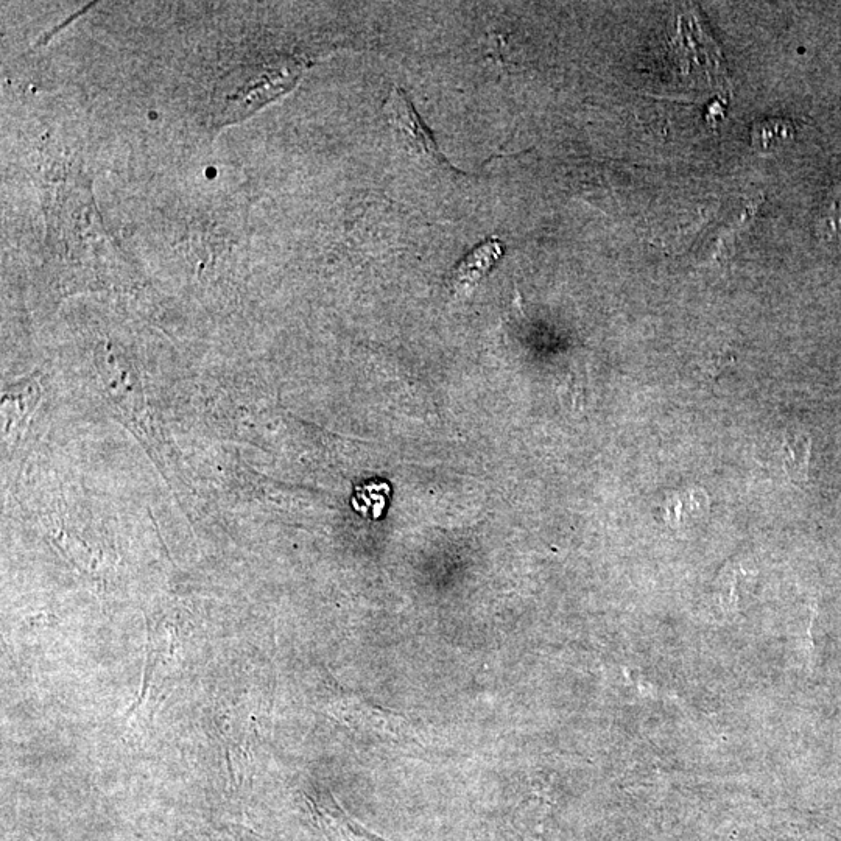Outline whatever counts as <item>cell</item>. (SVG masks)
Wrapping results in <instances>:
<instances>
[{
    "label": "cell",
    "mask_w": 841,
    "mask_h": 841,
    "mask_svg": "<svg viewBox=\"0 0 841 841\" xmlns=\"http://www.w3.org/2000/svg\"><path fill=\"white\" fill-rule=\"evenodd\" d=\"M385 116L395 131L399 144L410 155L427 161L443 162L429 130L413 110L412 102L405 96L404 91L399 88L391 89L390 97L385 103Z\"/></svg>",
    "instance_id": "6da1fadb"
},
{
    "label": "cell",
    "mask_w": 841,
    "mask_h": 841,
    "mask_svg": "<svg viewBox=\"0 0 841 841\" xmlns=\"http://www.w3.org/2000/svg\"><path fill=\"white\" fill-rule=\"evenodd\" d=\"M782 451H784L785 471L790 479L798 485H804L809 479L810 451H812V440L809 435L799 430L785 433Z\"/></svg>",
    "instance_id": "3957f363"
},
{
    "label": "cell",
    "mask_w": 841,
    "mask_h": 841,
    "mask_svg": "<svg viewBox=\"0 0 841 841\" xmlns=\"http://www.w3.org/2000/svg\"><path fill=\"white\" fill-rule=\"evenodd\" d=\"M790 138H793V128L787 120H765L753 127L754 147L759 150H770Z\"/></svg>",
    "instance_id": "277c9868"
},
{
    "label": "cell",
    "mask_w": 841,
    "mask_h": 841,
    "mask_svg": "<svg viewBox=\"0 0 841 841\" xmlns=\"http://www.w3.org/2000/svg\"><path fill=\"white\" fill-rule=\"evenodd\" d=\"M500 256H502V247L497 240L485 242L472 251L454 270L451 278L454 293L460 295V293L471 292L490 273Z\"/></svg>",
    "instance_id": "7a4b0ae2"
},
{
    "label": "cell",
    "mask_w": 841,
    "mask_h": 841,
    "mask_svg": "<svg viewBox=\"0 0 841 841\" xmlns=\"http://www.w3.org/2000/svg\"><path fill=\"white\" fill-rule=\"evenodd\" d=\"M732 359L731 357L723 356V354H718V356L712 357L711 363L708 365V371L714 376H718V374L723 373L726 366L731 365Z\"/></svg>",
    "instance_id": "5b68a950"
}]
</instances>
